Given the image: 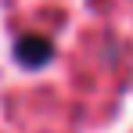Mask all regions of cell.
Segmentation results:
<instances>
[{
    "mask_svg": "<svg viewBox=\"0 0 133 133\" xmlns=\"http://www.w3.org/2000/svg\"><path fill=\"white\" fill-rule=\"evenodd\" d=\"M15 58H18L25 68H43L47 61L54 58V43H50L47 36L29 32V36H22V40L15 43Z\"/></svg>",
    "mask_w": 133,
    "mask_h": 133,
    "instance_id": "obj_1",
    "label": "cell"
}]
</instances>
